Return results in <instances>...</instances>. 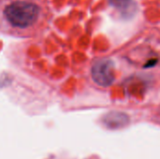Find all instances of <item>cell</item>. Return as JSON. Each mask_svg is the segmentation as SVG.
Returning a JSON list of instances; mask_svg holds the SVG:
<instances>
[{
    "label": "cell",
    "instance_id": "6da1fadb",
    "mask_svg": "<svg viewBox=\"0 0 160 159\" xmlns=\"http://www.w3.org/2000/svg\"><path fill=\"white\" fill-rule=\"evenodd\" d=\"M41 0H0V33L32 37L40 33L45 18Z\"/></svg>",
    "mask_w": 160,
    "mask_h": 159
},
{
    "label": "cell",
    "instance_id": "7a4b0ae2",
    "mask_svg": "<svg viewBox=\"0 0 160 159\" xmlns=\"http://www.w3.org/2000/svg\"><path fill=\"white\" fill-rule=\"evenodd\" d=\"M114 68L111 60L103 59L96 62L92 67L93 80L101 86H108L114 81Z\"/></svg>",
    "mask_w": 160,
    "mask_h": 159
},
{
    "label": "cell",
    "instance_id": "3957f363",
    "mask_svg": "<svg viewBox=\"0 0 160 159\" xmlns=\"http://www.w3.org/2000/svg\"><path fill=\"white\" fill-rule=\"evenodd\" d=\"M111 5L114 7L123 17L130 18L138 10V5L133 0H111Z\"/></svg>",
    "mask_w": 160,
    "mask_h": 159
}]
</instances>
